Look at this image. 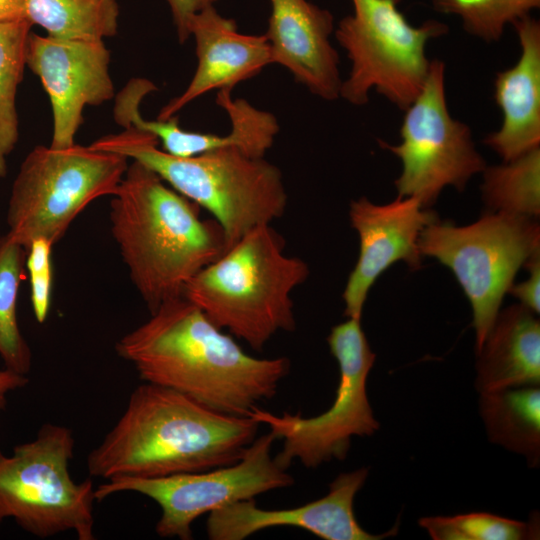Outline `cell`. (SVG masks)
<instances>
[{
    "label": "cell",
    "mask_w": 540,
    "mask_h": 540,
    "mask_svg": "<svg viewBox=\"0 0 540 540\" xmlns=\"http://www.w3.org/2000/svg\"><path fill=\"white\" fill-rule=\"evenodd\" d=\"M368 476L367 468L339 474L324 497L290 509L266 510L254 499L242 500L209 513L207 536L211 540H242L273 527L290 526L307 530L325 540H378L395 535L397 526L375 535L358 523L354 498Z\"/></svg>",
    "instance_id": "obj_15"
},
{
    "label": "cell",
    "mask_w": 540,
    "mask_h": 540,
    "mask_svg": "<svg viewBox=\"0 0 540 540\" xmlns=\"http://www.w3.org/2000/svg\"><path fill=\"white\" fill-rule=\"evenodd\" d=\"M511 25L521 54L514 66L495 77L494 98L502 124L484 138L504 162L540 147V22L527 15Z\"/></svg>",
    "instance_id": "obj_19"
},
{
    "label": "cell",
    "mask_w": 540,
    "mask_h": 540,
    "mask_svg": "<svg viewBox=\"0 0 540 540\" xmlns=\"http://www.w3.org/2000/svg\"><path fill=\"white\" fill-rule=\"evenodd\" d=\"M25 261L26 249L5 234L0 243V358L5 368L22 375L32 366V351L17 319Z\"/></svg>",
    "instance_id": "obj_24"
},
{
    "label": "cell",
    "mask_w": 540,
    "mask_h": 540,
    "mask_svg": "<svg viewBox=\"0 0 540 540\" xmlns=\"http://www.w3.org/2000/svg\"><path fill=\"white\" fill-rule=\"evenodd\" d=\"M419 525L433 540H522L532 535L527 523L483 512L424 517Z\"/></svg>",
    "instance_id": "obj_27"
},
{
    "label": "cell",
    "mask_w": 540,
    "mask_h": 540,
    "mask_svg": "<svg viewBox=\"0 0 540 540\" xmlns=\"http://www.w3.org/2000/svg\"><path fill=\"white\" fill-rule=\"evenodd\" d=\"M175 25L177 37L180 43H184L189 37V23L191 18L201 10L214 6L219 0H166Z\"/></svg>",
    "instance_id": "obj_30"
},
{
    "label": "cell",
    "mask_w": 540,
    "mask_h": 540,
    "mask_svg": "<svg viewBox=\"0 0 540 540\" xmlns=\"http://www.w3.org/2000/svg\"><path fill=\"white\" fill-rule=\"evenodd\" d=\"M535 314L522 304L498 313L477 353L479 393L539 385L540 323Z\"/></svg>",
    "instance_id": "obj_20"
},
{
    "label": "cell",
    "mask_w": 540,
    "mask_h": 540,
    "mask_svg": "<svg viewBox=\"0 0 540 540\" xmlns=\"http://www.w3.org/2000/svg\"><path fill=\"white\" fill-rule=\"evenodd\" d=\"M29 383L27 375L16 373L4 368L0 370V425L1 414L7 405V396L10 392L23 388Z\"/></svg>",
    "instance_id": "obj_31"
},
{
    "label": "cell",
    "mask_w": 540,
    "mask_h": 540,
    "mask_svg": "<svg viewBox=\"0 0 540 540\" xmlns=\"http://www.w3.org/2000/svg\"><path fill=\"white\" fill-rule=\"evenodd\" d=\"M3 520H4V518L0 515V526H1L2 522H3Z\"/></svg>",
    "instance_id": "obj_33"
},
{
    "label": "cell",
    "mask_w": 540,
    "mask_h": 540,
    "mask_svg": "<svg viewBox=\"0 0 540 540\" xmlns=\"http://www.w3.org/2000/svg\"><path fill=\"white\" fill-rule=\"evenodd\" d=\"M113 239L149 313L227 250L222 228L154 171L132 160L110 196Z\"/></svg>",
    "instance_id": "obj_3"
},
{
    "label": "cell",
    "mask_w": 540,
    "mask_h": 540,
    "mask_svg": "<svg viewBox=\"0 0 540 540\" xmlns=\"http://www.w3.org/2000/svg\"><path fill=\"white\" fill-rule=\"evenodd\" d=\"M524 267L529 270V278L525 281L512 284L507 293L516 297L523 306L534 313H539V289H540V253L531 257Z\"/></svg>",
    "instance_id": "obj_29"
},
{
    "label": "cell",
    "mask_w": 540,
    "mask_h": 540,
    "mask_svg": "<svg viewBox=\"0 0 540 540\" xmlns=\"http://www.w3.org/2000/svg\"><path fill=\"white\" fill-rule=\"evenodd\" d=\"M27 19L47 35L70 40H103L119 28L117 0H25Z\"/></svg>",
    "instance_id": "obj_22"
},
{
    "label": "cell",
    "mask_w": 540,
    "mask_h": 540,
    "mask_svg": "<svg viewBox=\"0 0 540 540\" xmlns=\"http://www.w3.org/2000/svg\"><path fill=\"white\" fill-rule=\"evenodd\" d=\"M482 173V198L491 212L539 216L540 147L501 165L486 166Z\"/></svg>",
    "instance_id": "obj_23"
},
{
    "label": "cell",
    "mask_w": 540,
    "mask_h": 540,
    "mask_svg": "<svg viewBox=\"0 0 540 540\" xmlns=\"http://www.w3.org/2000/svg\"><path fill=\"white\" fill-rule=\"evenodd\" d=\"M2 237H3V236H2L1 233H0V243H1Z\"/></svg>",
    "instance_id": "obj_34"
},
{
    "label": "cell",
    "mask_w": 540,
    "mask_h": 540,
    "mask_svg": "<svg viewBox=\"0 0 540 540\" xmlns=\"http://www.w3.org/2000/svg\"><path fill=\"white\" fill-rule=\"evenodd\" d=\"M27 19L25 0H0V22Z\"/></svg>",
    "instance_id": "obj_32"
},
{
    "label": "cell",
    "mask_w": 540,
    "mask_h": 540,
    "mask_svg": "<svg viewBox=\"0 0 540 540\" xmlns=\"http://www.w3.org/2000/svg\"><path fill=\"white\" fill-rule=\"evenodd\" d=\"M251 416L213 410L175 390L143 382L87 457L91 476L164 477L236 463L256 438Z\"/></svg>",
    "instance_id": "obj_2"
},
{
    "label": "cell",
    "mask_w": 540,
    "mask_h": 540,
    "mask_svg": "<svg viewBox=\"0 0 540 540\" xmlns=\"http://www.w3.org/2000/svg\"><path fill=\"white\" fill-rule=\"evenodd\" d=\"M479 410L490 441L525 456L529 465L539 464V387L480 393Z\"/></svg>",
    "instance_id": "obj_21"
},
{
    "label": "cell",
    "mask_w": 540,
    "mask_h": 540,
    "mask_svg": "<svg viewBox=\"0 0 540 540\" xmlns=\"http://www.w3.org/2000/svg\"><path fill=\"white\" fill-rule=\"evenodd\" d=\"M74 445L71 429L45 423L11 455L0 449V515L38 538L72 531L94 540L95 488L91 479L71 477Z\"/></svg>",
    "instance_id": "obj_7"
},
{
    "label": "cell",
    "mask_w": 540,
    "mask_h": 540,
    "mask_svg": "<svg viewBox=\"0 0 540 540\" xmlns=\"http://www.w3.org/2000/svg\"><path fill=\"white\" fill-rule=\"evenodd\" d=\"M418 247L450 268L468 297L478 353L516 273L540 253V229L535 218L505 212L463 227L436 220L422 230Z\"/></svg>",
    "instance_id": "obj_9"
},
{
    "label": "cell",
    "mask_w": 540,
    "mask_h": 540,
    "mask_svg": "<svg viewBox=\"0 0 540 540\" xmlns=\"http://www.w3.org/2000/svg\"><path fill=\"white\" fill-rule=\"evenodd\" d=\"M26 65L45 89L52 111L50 147L68 148L83 123L86 106L115 97L110 52L103 40H70L30 33Z\"/></svg>",
    "instance_id": "obj_13"
},
{
    "label": "cell",
    "mask_w": 540,
    "mask_h": 540,
    "mask_svg": "<svg viewBox=\"0 0 540 540\" xmlns=\"http://www.w3.org/2000/svg\"><path fill=\"white\" fill-rule=\"evenodd\" d=\"M195 40L197 67L183 93L160 110L157 119L167 120L196 98L213 89L229 90L258 75L272 64L267 37L238 31L236 22L209 6L196 13L189 23Z\"/></svg>",
    "instance_id": "obj_18"
},
{
    "label": "cell",
    "mask_w": 540,
    "mask_h": 540,
    "mask_svg": "<svg viewBox=\"0 0 540 540\" xmlns=\"http://www.w3.org/2000/svg\"><path fill=\"white\" fill-rule=\"evenodd\" d=\"M155 90L157 87L148 79H131L114 97V119L123 128L151 133L161 142L162 150L173 156L188 158L235 146L251 157L260 158L272 147L279 132L278 121L272 113L230 95L218 102L231 122V129L225 135L185 130L175 116L167 120H146L141 115L140 105L144 97Z\"/></svg>",
    "instance_id": "obj_16"
},
{
    "label": "cell",
    "mask_w": 540,
    "mask_h": 540,
    "mask_svg": "<svg viewBox=\"0 0 540 540\" xmlns=\"http://www.w3.org/2000/svg\"><path fill=\"white\" fill-rule=\"evenodd\" d=\"M401 0H352L353 14L338 23L335 36L351 62L340 97L361 106L371 89L405 110L419 94L430 61L426 44L449 31L438 20L411 25L398 10Z\"/></svg>",
    "instance_id": "obj_8"
},
{
    "label": "cell",
    "mask_w": 540,
    "mask_h": 540,
    "mask_svg": "<svg viewBox=\"0 0 540 540\" xmlns=\"http://www.w3.org/2000/svg\"><path fill=\"white\" fill-rule=\"evenodd\" d=\"M151 133L123 128L90 146L117 153L154 171L164 182L200 208L222 228L227 249L249 230L284 215L288 196L282 173L263 158L235 146L181 158L158 147Z\"/></svg>",
    "instance_id": "obj_5"
},
{
    "label": "cell",
    "mask_w": 540,
    "mask_h": 540,
    "mask_svg": "<svg viewBox=\"0 0 540 540\" xmlns=\"http://www.w3.org/2000/svg\"><path fill=\"white\" fill-rule=\"evenodd\" d=\"M143 382L163 386L222 413L248 416L270 400L290 371L286 357L256 358L181 296L115 344Z\"/></svg>",
    "instance_id": "obj_1"
},
{
    "label": "cell",
    "mask_w": 540,
    "mask_h": 540,
    "mask_svg": "<svg viewBox=\"0 0 540 540\" xmlns=\"http://www.w3.org/2000/svg\"><path fill=\"white\" fill-rule=\"evenodd\" d=\"M32 26L28 19L0 22V177L7 174V157L19 137L16 94Z\"/></svg>",
    "instance_id": "obj_25"
},
{
    "label": "cell",
    "mask_w": 540,
    "mask_h": 540,
    "mask_svg": "<svg viewBox=\"0 0 540 540\" xmlns=\"http://www.w3.org/2000/svg\"><path fill=\"white\" fill-rule=\"evenodd\" d=\"M432 5L440 13L458 16L469 34L495 42L507 25L539 8L540 0H432Z\"/></svg>",
    "instance_id": "obj_26"
},
{
    "label": "cell",
    "mask_w": 540,
    "mask_h": 540,
    "mask_svg": "<svg viewBox=\"0 0 540 540\" xmlns=\"http://www.w3.org/2000/svg\"><path fill=\"white\" fill-rule=\"evenodd\" d=\"M284 249L271 224L254 227L195 274L183 297L217 327L261 351L277 332L295 330L291 293L309 275L308 265Z\"/></svg>",
    "instance_id": "obj_4"
},
{
    "label": "cell",
    "mask_w": 540,
    "mask_h": 540,
    "mask_svg": "<svg viewBox=\"0 0 540 540\" xmlns=\"http://www.w3.org/2000/svg\"><path fill=\"white\" fill-rule=\"evenodd\" d=\"M275 440L272 432L255 438L239 461L223 467L156 478H111L95 488V498L102 501L120 492L147 496L161 508L157 535L191 540L192 524L201 515L294 483L272 457Z\"/></svg>",
    "instance_id": "obj_11"
},
{
    "label": "cell",
    "mask_w": 540,
    "mask_h": 540,
    "mask_svg": "<svg viewBox=\"0 0 540 540\" xmlns=\"http://www.w3.org/2000/svg\"><path fill=\"white\" fill-rule=\"evenodd\" d=\"M327 342L339 364L340 378L332 406L314 417L284 412L275 415L255 407L248 416L266 424L283 440L276 462L287 469L294 460L315 468L346 457L353 436L372 435L379 423L370 406L366 383L376 355L370 348L361 319L348 318L331 329Z\"/></svg>",
    "instance_id": "obj_10"
},
{
    "label": "cell",
    "mask_w": 540,
    "mask_h": 540,
    "mask_svg": "<svg viewBox=\"0 0 540 540\" xmlns=\"http://www.w3.org/2000/svg\"><path fill=\"white\" fill-rule=\"evenodd\" d=\"M265 36L272 64L285 67L312 94L332 101L340 97L339 56L330 42L331 12L308 0H270Z\"/></svg>",
    "instance_id": "obj_17"
},
{
    "label": "cell",
    "mask_w": 540,
    "mask_h": 540,
    "mask_svg": "<svg viewBox=\"0 0 540 540\" xmlns=\"http://www.w3.org/2000/svg\"><path fill=\"white\" fill-rule=\"evenodd\" d=\"M54 244L44 238L35 239L26 250L25 265L29 272L31 305L36 321L43 324L49 314L52 299Z\"/></svg>",
    "instance_id": "obj_28"
},
{
    "label": "cell",
    "mask_w": 540,
    "mask_h": 540,
    "mask_svg": "<svg viewBox=\"0 0 540 540\" xmlns=\"http://www.w3.org/2000/svg\"><path fill=\"white\" fill-rule=\"evenodd\" d=\"M128 158L89 146L34 147L11 187L6 235L26 250L35 239L56 244L93 201L112 196Z\"/></svg>",
    "instance_id": "obj_6"
},
{
    "label": "cell",
    "mask_w": 540,
    "mask_h": 540,
    "mask_svg": "<svg viewBox=\"0 0 540 540\" xmlns=\"http://www.w3.org/2000/svg\"><path fill=\"white\" fill-rule=\"evenodd\" d=\"M444 80V62L431 60L419 94L404 110L401 143L378 141L402 162L395 180L398 197H415L424 208L432 206L448 185L463 191L470 178L486 167L469 126L448 110Z\"/></svg>",
    "instance_id": "obj_12"
},
{
    "label": "cell",
    "mask_w": 540,
    "mask_h": 540,
    "mask_svg": "<svg viewBox=\"0 0 540 540\" xmlns=\"http://www.w3.org/2000/svg\"><path fill=\"white\" fill-rule=\"evenodd\" d=\"M349 217L360 251L343 292L344 315L361 319L369 290L386 269L398 261L420 268L419 236L437 216L415 197H397L386 205L361 197L351 201Z\"/></svg>",
    "instance_id": "obj_14"
}]
</instances>
